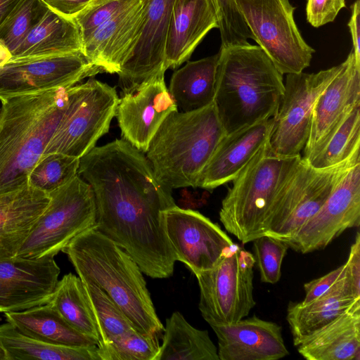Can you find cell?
Returning <instances> with one entry per match:
<instances>
[{"mask_svg": "<svg viewBox=\"0 0 360 360\" xmlns=\"http://www.w3.org/2000/svg\"><path fill=\"white\" fill-rule=\"evenodd\" d=\"M283 75L258 45L221 46L213 103L226 134L276 115Z\"/></svg>", "mask_w": 360, "mask_h": 360, "instance_id": "1", "label": "cell"}, {"mask_svg": "<svg viewBox=\"0 0 360 360\" xmlns=\"http://www.w3.org/2000/svg\"><path fill=\"white\" fill-rule=\"evenodd\" d=\"M62 252L81 280L105 292L138 331L162 333L165 328L143 272L122 248L94 226L77 235Z\"/></svg>", "mask_w": 360, "mask_h": 360, "instance_id": "2", "label": "cell"}, {"mask_svg": "<svg viewBox=\"0 0 360 360\" xmlns=\"http://www.w3.org/2000/svg\"><path fill=\"white\" fill-rule=\"evenodd\" d=\"M68 88L19 95L0 106V195L28 186L68 101Z\"/></svg>", "mask_w": 360, "mask_h": 360, "instance_id": "3", "label": "cell"}, {"mask_svg": "<svg viewBox=\"0 0 360 360\" xmlns=\"http://www.w3.org/2000/svg\"><path fill=\"white\" fill-rule=\"evenodd\" d=\"M225 135L214 103L190 112L177 110L163 121L145 155L165 186L195 188Z\"/></svg>", "mask_w": 360, "mask_h": 360, "instance_id": "4", "label": "cell"}, {"mask_svg": "<svg viewBox=\"0 0 360 360\" xmlns=\"http://www.w3.org/2000/svg\"><path fill=\"white\" fill-rule=\"evenodd\" d=\"M301 158L276 155L267 142L232 181L221 202L219 220L225 229L243 244L264 235L267 212Z\"/></svg>", "mask_w": 360, "mask_h": 360, "instance_id": "5", "label": "cell"}, {"mask_svg": "<svg viewBox=\"0 0 360 360\" xmlns=\"http://www.w3.org/2000/svg\"><path fill=\"white\" fill-rule=\"evenodd\" d=\"M358 162L359 150L342 162L325 169L314 168L301 158L267 212L264 235L288 242L320 210L347 172Z\"/></svg>", "mask_w": 360, "mask_h": 360, "instance_id": "6", "label": "cell"}, {"mask_svg": "<svg viewBox=\"0 0 360 360\" xmlns=\"http://www.w3.org/2000/svg\"><path fill=\"white\" fill-rule=\"evenodd\" d=\"M49 195L48 206L15 257H54L77 235L95 226L94 193L91 186L78 174Z\"/></svg>", "mask_w": 360, "mask_h": 360, "instance_id": "7", "label": "cell"}, {"mask_svg": "<svg viewBox=\"0 0 360 360\" xmlns=\"http://www.w3.org/2000/svg\"><path fill=\"white\" fill-rule=\"evenodd\" d=\"M119 100L114 87L93 78L70 86L66 109L44 155L87 154L108 132Z\"/></svg>", "mask_w": 360, "mask_h": 360, "instance_id": "8", "label": "cell"}, {"mask_svg": "<svg viewBox=\"0 0 360 360\" xmlns=\"http://www.w3.org/2000/svg\"><path fill=\"white\" fill-rule=\"evenodd\" d=\"M235 1L253 39L282 75L309 66L315 51L301 36L289 0Z\"/></svg>", "mask_w": 360, "mask_h": 360, "instance_id": "9", "label": "cell"}, {"mask_svg": "<svg viewBox=\"0 0 360 360\" xmlns=\"http://www.w3.org/2000/svg\"><path fill=\"white\" fill-rule=\"evenodd\" d=\"M255 257L238 245L214 268L195 275L200 288L199 309L213 326L236 323L249 315L253 295Z\"/></svg>", "mask_w": 360, "mask_h": 360, "instance_id": "10", "label": "cell"}, {"mask_svg": "<svg viewBox=\"0 0 360 360\" xmlns=\"http://www.w3.org/2000/svg\"><path fill=\"white\" fill-rule=\"evenodd\" d=\"M342 66L343 63L316 73L286 75L268 141L272 153L285 157L301 155L309 137L315 102Z\"/></svg>", "mask_w": 360, "mask_h": 360, "instance_id": "11", "label": "cell"}, {"mask_svg": "<svg viewBox=\"0 0 360 360\" xmlns=\"http://www.w3.org/2000/svg\"><path fill=\"white\" fill-rule=\"evenodd\" d=\"M102 70L82 51L11 58L0 68V101L56 89L68 88Z\"/></svg>", "mask_w": 360, "mask_h": 360, "instance_id": "12", "label": "cell"}, {"mask_svg": "<svg viewBox=\"0 0 360 360\" xmlns=\"http://www.w3.org/2000/svg\"><path fill=\"white\" fill-rule=\"evenodd\" d=\"M163 217L176 260L195 275L214 268L238 245L218 224L198 211L175 205L166 210Z\"/></svg>", "mask_w": 360, "mask_h": 360, "instance_id": "13", "label": "cell"}, {"mask_svg": "<svg viewBox=\"0 0 360 360\" xmlns=\"http://www.w3.org/2000/svg\"><path fill=\"white\" fill-rule=\"evenodd\" d=\"M360 224V162L353 165L320 210L286 244L302 254L323 250L345 231Z\"/></svg>", "mask_w": 360, "mask_h": 360, "instance_id": "14", "label": "cell"}, {"mask_svg": "<svg viewBox=\"0 0 360 360\" xmlns=\"http://www.w3.org/2000/svg\"><path fill=\"white\" fill-rule=\"evenodd\" d=\"M161 69L130 93L122 94L116 110L122 139L145 153L166 117L178 110Z\"/></svg>", "mask_w": 360, "mask_h": 360, "instance_id": "15", "label": "cell"}, {"mask_svg": "<svg viewBox=\"0 0 360 360\" xmlns=\"http://www.w3.org/2000/svg\"><path fill=\"white\" fill-rule=\"evenodd\" d=\"M343 66L317 98L309 134L302 158L308 160L328 142L350 112L360 105V63L353 51Z\"/></svg>", "mask_w": 360, "mask_h": 360, "instance_id": "16", "label": "cell"}, {"mask_svg": "<svg viewBox=\"0 0 360 360\" xmlns=\"http://www.w3.org/2000/svg\"><path fill=\"white\" fill-rule=\"evenodd\" d=\"M60 272L54 257L0 260V312L22 311L46 304Z\"/></svg>", "mask_w": 360, "mask_h": 360, "instance_id": "17", "label": "cell"}, {"mask_svg": "<svg viewBox=\"0 0 360 360\" xmlns=\"http://www.w3.org/2000/svg\"><path fill=\"white\" fill-rule=\"evenodd\" d=\"M148 0L117 15L82 41V52L103 72L118 74L141 35Z\"/></svg>", "mask_w": 360, "mask_h": 360, "instance_id": "18", "label": "cell"}, {"mask_svg": "<svg viewBox=\"0 0 360 360\" xmlns=\"http://www.w3.org/2000/svg\"><path fill=\"white\" fill-rule=\"evenodd\" d=\"M174 0H148L141 35L119 76L122 94L165 69V49Z\"/></svg>", "mask_w": 360, "mask_h": 360, "instance_id": "19", "label": "cell"}, {"mask_svg": "<svg viewBox=\"0 0 360 360\" xmlns=\"http://www.w3.org/2000/svg\"><path fill=\"white\" fill-rule=\"evenodd\" d=\"M219 360H277L289 354L278 323L257 316L211 326Z\"/></svg>", "mask_w": 360, "mask_h": 360, "instance_id": "20", "label": "cell"}, {"mask_svg": "<svg viewBox=\"0 0 360 360\" xmlns=\"http://www.w3.org/2000/svg\"><path fill=\"white\" fill-rule=\"evenodd\" d=\"M274 117L226 134L202 172L197 187L208 191L232 181L268 142Z\"/></svg>", "mask_w": 360, "mask_h": 360, "instance_id": "21", "label": "cell"}, {"mask_svg": "<svg viewBox=\"0 0 360 360\" xmlns=\"http://www.w3.org/2000/svg\"><path fill=\"white\" fill-rule=\"evenodd\" d=\"M212 0H174L165 49L166 70L188 60L213 28H218Z\"/></svg>", "mask_w": 360, "mask_h": 360, "instance_id": "22", "label": "cell"}, {"mask_svg": "<svg viewBox=\"0 0 360 360\" xmlns=\"http://www.w3.org/2000/svg\"><path fill=\"white\" fill-rule=\"evenodd\" d=\"M49 201V193L29 185L0 195V260L16 257Z\"/></svg>", "mask_w": 360, "mask_h": 360, "instance_id": "23", "label": "cell"}, {"mask_svg": "<svg viewBox=\"0 0 360 360\" xmlns=\"http://www.w3.org/2000/svg\"><path fill=\"white\" fill-rule=\"evenodd\" d=\"M296 347L307 360H359L360 300Z\"/></svg>", "mask_w": 360, "mask_h": 360, "instance_id": "24", "label": "cell"}, {"mask_svg": "<svg viewBox=\"0 0 360 360\" xmlns=\"http://www.w3.org/2000/svg\"><path fill=\"white\" fill-rule=\"evenodd\" d=\"M356 300L360 299L354 297L344 274L327 292L313 301L307 304L290 302L286 319L294 345L297 346L346 311Z\"/></svg>", "mask_w": 360, "mask_h": 360, "instance_id": "25", "label": "cell"}, {"mask_svg": "<svg viewBox=\"0 0 360 360\" xmlns=\"http://www.w3.org/2000/svg\"><path fill=\"white\" fill-rule=\"evenodd\" d=\"M82 39L74 20L47 8L11 58L82 51Z\"/></svg>", "mask_w": 360, "mask_h": 360, "instance_id": "26", "label": "cell"}, {"mask_svg": "<svg viewBox=\"0 0 360 360\" xmlns=\"http://www.w3.org/2000/svg\"><path fill=\"white\" fill-rule=\"evenodd\" d=\"M7 321L22 333L53 345L81 347L98 342L73 328L49 304L4 313Z\"/></svg>", "mask_w": 360, "mask_h": 360, "instance_id": "27", "label": "cell"}, {"mask_svg": "<svg viewBox=\"0 0 360 360\" xmlns=\"http://www.w3.org/2000/svg\"><path fill=\"white\" fill-rule=\"evenodd\" d=\"M219 52L195 61H188L176 70L169 91L177 108L190 112L214 102Z\"/></svg>", "mask_w": 360, "mask_h": 360, "instance_id": "28", "label": "cell"}, {"mask_svg": "<svg viewBox=\"0 0 360 360\" xmlns=\"http://www.w3.org/2000/svg\"><path fill=\"white\" fill-rule=\"evenodd\" d=\"M155 360H219L207 330L191 326L179 311L167 319Z\"/></svg>", "mask_w": 360, "mask_h": 360, "instance_id": "29", "label": "cell"}, {"mask_svg": "<svg viewBox=\"0 0 360 360\" xmlns=\"http://www.w3.org/2000/svg\"><path fill=\"white\" fill-rule=\"evenodd\" d=\"M0 343L9 360H100L97 345L48 344L22 333L8 321L0 325Z\"/></svg>", "mask_w": 360, "mask_h": 360, "instance_id": "30", "label": "cell"}, {"mask_svg": "<svg viewBox=\"0 0 360 360\" xmlns=\"http://www.w3.org/2000/svg\"><path fill=\"white\" fill-rule=\"evenodd\" d=\"M73 328L82 334L100 341L96 318L81 278L72 273L58 281L46 302Z\"/></svg>", "mask_w": 360, "mask_h": 360, "instance_id": "31", "label": "cell"}, {"mask_svg": "<svg viewBox=\"0 0 360 360\" xmlns=\"http://www.w3.org/2000/svg\"><path fill=\"white\" fill-rule=\"evenodd\" d=\"M360 148V105L350 112L325 146L307 161L311 167L325 169L348 159Z\"/></svg>", "mask_w": 360, "mask_h": 360, "instance_id": "32", "label": "cell"}, {"mask_svg": "<svg viewBox=\"0 0 360 360\" xmlns=\"http://www.w3.org/2000/svg\"><path fill=\"white\" fill-rule=\"evenodd\" d=\"M84 284L100 334V341L97 346L108 344L119 336L136 330L105 292L94 284Z\"/></svg>", "mask_w": 360, "mask_h": 360, "instance_id": "33", "label": "cell"}, {"mask_svg": "<svg viewBox=\"0 0 360 360\" xmlns=\"http://www.w3.org/2000/svg\"><path fill=\"white\" fill-rule=\"evenodd\" d=\"M79 162L78 158L62 153L44 155L32 169L28 185L49 193L78 174Z\"/></svg>", "mask_w": 360, "mask_h": 360, "instance_id": "34", "label": "cell"}, {"mask_svg": "<svg viewBox=\"0 0 360 360\" xmlns=\"http://www.w3.org/2000/svg\"><path fill=\"white\" fill-rule=\"evenodd\" d=\"M158 337L134 330L97 346L100 360H155L160 347Z\"/></svg>", "mask_w": 360, "mask_h": 360, "instance_id": "35", "label": "cell"}, {"mask_svg": "<svg viewBox=\"0 0 360 360\" xmlns=\"http://www.w3.org/2000/svg\"><path fill=\"white\" fill-rule=\"evenodd\" d=\"M48 8L40 0H20L0 24V40L11 54Z\"/></svg>", "mask_w": 360, "mask_h": 360, "instance_id": "36", "label": "cell"}, {"mask_svg": "<svg viewBox=\"0 0 360 360\" xmlns=\"http://www.w3.org/2000/svg\"><path fill=\"white\" fill-rule=\"evenodd\" d=\"M255 264L263 283L275 284L281 277L283 260L289 248L283 241L263 235L253 241Z\"/></svg>", "mask_w": 360, "mask_h": 360, "instance_id": "37", "label": "cell"}, {"mask_svg": "<svg viewBox=\"0 0 360 360\" xmlns=\"http://www.w3.org/2000/svg\"><path fill=\"white\" fill-rule=\"evenodd\" d=\"M218 20L222 47L245 45L253 36L235 0H212Z\"/></svg>", "mask_w": 360, "mask_h": 360, "instance_id": "38", "label": "cell"}, {"mask_svg": "<svg viewBox=\"0 0 360 360\" xmlns=\"http://www.w3.org/2000/svg\"><path fill=\"white\" fill-rule=\"evenodd\" d=\"M140 0H95L74 18L82 41L112 18Z\"/></svg>", "mask_w": 360, "mask_h": 360, "instance_id": "39", "label": "cell"}, {"mask_svg": "<svg viewBox=\"0 0 360 360\" xmlns=\"http://www.w3.org/2000/svg\"><path fill=\"white\" fill-rule=\"evenodd\" d=\"M345 7V0H307V20L313 27H319L333 22Z\"/></svg>", "mask_w": 360, "mask_h": 360, "instance_id": "40", "label": "cell"}, {"mask_svg": "<svg viewBox=\"0 0 360 360\" xmlns=\"http://www.w3.org/2000/svg\"><path fill=\"white\" fill-rule=\"evenodd\" d=\"M345 277L355 298L360 299V234L356 233L345 263Z\"/></svg>", "mask_w": 360, "mask_h": 360, "instance_id": "41", "label": "cell"}, {"mask_svg": "<svg viewBox=\"0 0 360 360\" xmlns=\"http://www.w3.org/2000/svg\"><path fill=\"white\" fill-rule=\"evenodd\" d=\"M345 267L343 264L327 274L306 283L305 296L302 302L309 303L327 292L344 275Z\"/></svg>", "mask_w": 360, "mask_h": 360, "instance_id": "42", "label": "cell"}, {"mask_svg": "<svg viewBox=\"0 0 360 360\" xmlns=\"http://www.w3.org/2000/svg\"><path fill=\"white\" fill-rule=\"evenodd\" d=\"M52 11L68 18L74 20L82 11L95 0H40Z\"/></svg>", "mask_w": 360, "mask_h": 360, "instance_id": "43", "label": "cell"}, {"mask_svg": "<svg viewBox=\"0 0 360 360\" xmlns=\"http://www.w3.org/2000/svg\"><path fill=\"white\" fill-rule=\"evenodd\" d=\"M352 44L353 52L356 62L360 63V1L356 0L352 6V15L348 22Z\"/></svg>", "mask_w": 360, "mask_h": 360, "instance_id": "44", "label": "cell"}, {"mask_svg": "<svg viewBox=\"0 0 360 360\" xmlns=\"http://www.w3.org/2000/svg\"><path fill=\"white\" fill-rule=\"evenodd\" d=\"M20 0H0V24Z\"/></svg>", "mask_w": 360, "mask_h": 360, "instance_id": "45", "label": "cell"}, {"mask_svg": "<svg viewBox=\"0 0 360 360\" xmlns=\"http://www.w3.org/2000/svg\"><path fill=\"white\" fill-rule=\"evenodd\" d=\"M12 57L11 51L0 40V68L6 63Z\"/></svg>", "mask_w": 360, "mask_h": 360, "instance_id": "46", "label": "cell"}, {"mask_svg": "<svg viewBox=\"0 0 360 360\" xmlns=\"http://www.w3.org/2000/svg\"><path fill=\"white\" fill-rule=\"evenodd\" d=\"M0 360H9L8 354L1 343H0Z\"/></svg>", "mask_w": 360, "mask_h": 360, "instance_id": "47", "label": "cell"}]
</instances>
